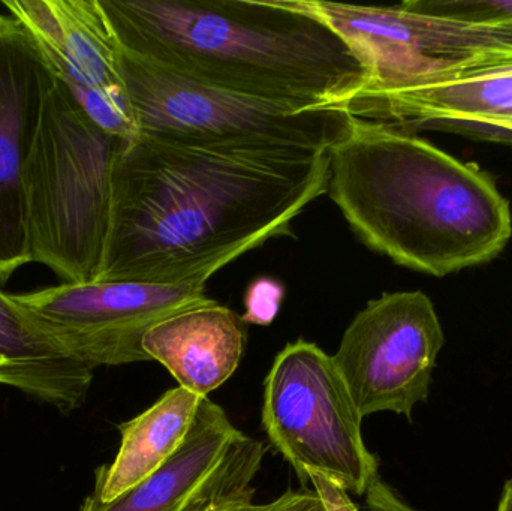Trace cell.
Returning <instances> with one entry per match:
<instances>
[{"label":"cell","mask_w":512,"mask_h":511,"mask_svg":"<svg viewBox=\"0 0 512 511\" xmlns=\"http://www.w3.org/2000/svg\"><path fill=\"white\" fill-rule=\"evenodd\" d=\"M330 150L231 146L140 134L114 161L95 282L212 278L327 194Z\"/></svg>","instance_id":"obj_1"},{"label":"cell","mask_w":512,"mask_h":511,"mask_svg":"<svg viewBox=\"0 0 512 511\" xmlns=\"http://www.w3.org/2000/svg\"><path fill=\"white\" fill-rule=\"evenodd\" d=\"M120 47L207 86L301 110L348 111L369 71L292 0H99Z\"/></svg>","instance_id":"obj_2"},{"label":"cell","mask_w":512,"mask_h":511,"mask_svg":"<svg viewBox=\"0 0 512 511\" xmlns=\"http://www.w3.org/2000/svg\"><path fill=\"white\" fill-rule=\"evenodd\" d=\"M327 194L367 248L436 278L495 260L512 237L489 173L396 123L351 117Z\"/></svg>","instance_id":"obj_3"},{"label":"cell","mask_w":512,"mask_h":511,"mask_svg":"<svg viewBox=\"0 0 512 511\" xmlns=\"http://www.w3.org/2000/svg\"><path fill=\"white\" fill-rule=\"evenodd\" d=\"M125 140L108 134L54 80L27 164L32 261L62 284L98 278L107 242L114 161Z\"/></svg>","instance_id":"obj_4"},{"label":"cell","mask_w":512,"mask_h":511,"mask_svg":"<svg viewBox=\"0 0 512 511\" xmlns=\"http://www.w3.org/2000/svg\"><path fill=\"white\" fill-rule=\"evenodd\" d=\"M261 420L303 485L313 470L363 497L379 480L378 458L361 432L363 416L333 356L318 345L300 339L277 354L264 381Z\"/></svg>","instance_id":"obj_5"},{"label":"cell","mask_w":512,"mask_h":511,"mask_svg":"<svg viewBox=\"0 0 512 511\" xmlns=\"http://www.w3.org/2000/svg\"><path fill=\"white\" fill-rule=\"evenodd\" d=\"M120 63L140 134L204 144L330 150L351 123L348 111L301 110L249 98L174 74L125 48Z\"/></svg>","instance_id":"obj_6"},{"label":"cell","mask_w":512,"mask_h":511,"mask_svg":"<svg viewBox=\"0 0 512 511\" xmlns=\"http://www.w3.org/2000/svg\"><path fill=\"white\" fill-rule=\"evenodd\" d=\"M209 279L60 284L12 297L66 351L95 371L99 366L152 362L143 348L144 336L161 321L212 302L206 294Z\"/></svg>","instance_id":"obj_7"},{"label":"cell","mask_w":512,"mask_h":511,"mask_svg":"<svg viewBox=\"0 0 512 511\" xmlns=\"http://www.w3.org/2000/svg\"><path fill=\"white\" fill-rule=\"evenodd\" d=\"M294 3L333 27L360 57L369 71V83L363 90L385 89L436 72L512 60V26H468L421 14L406 2L394 6L328 0Z\"/></svg>","instance_id":"obj_8"},{"label":"cell","mask_w":512,"mask_h":511,"mask_svg":"<svg viewBox=\"0 0 512 511\" xmlns=\"http://www.w3.org/2000/svg\"><path fill=\"white\" fill-rule=\"evenodd\" d=\"M444 330L423 291L370 300L343 333L333 356L361 416L394 413L412 419L426 402Z\"/></svg>","instance_id":"obj_9"},{"label":"cell","mask_w":512,"mask_h":511,"mask_svg":"<svg viewBox=\"0 0 512 511\" xmlns=\"http://www.w3.org/2000/svg\"><path fill=\"white\" fill-rule=\"evenodd\" d=\"M84 113L125 141L140 135L120 48L99 0H3Z\"/></svg>","instance_id":"obj_10"},{"label":"cell","mask_w":512,"mask_h":511,"mask_svg":"<svg viewBox=\"0 0 512 511\" xmlns=\"http://www.w3.org/2000/svg\"><path fill=\"white\" fill-rule=\"evenodd\" d=\"M267 447L236 428L224 408L204 398L176 453L140 485L104 504L90 494L80 511H195L255 495Z\"/></svg>","instance_id":"obj_11"},{"label":"cell","mask_w":512,"mask_h":511,"mask_svg":"<svg viewBox=\"0 0 512 511\" xmlns=\"http://www.w3.org/2000/svg\"><path fill=\"white\" fill-rule=\"evenodd\" d=\"M54 80L29 30L0 15V285L32 263L27 164Z\"/></svg>","instance_id":"obj_12"},{"label":"cell","mask_w":512,"mask_h":511,"mask_svg":"<svg viewBox=\"0 0 512 511\" xmlns=\"http://www.w3.org/2000/svg\"><path fill=\"white\" fill-rule=\"evenodd\" d=\"M246 323L212 300L161 321L144 336L147 356L161 363L179 387L200 398L227 383L242 362Z\"/></svg>","instance_id":"obj_13"},{"label":"cell","mask_w":512,"mask_h":511,"mask_svg":"<svg viewBox=\"0 0 512 511\" xmlns=\"http://www.w3.org/2000/svg\"><path fill=\"white\" fill-rule=\"evenodd\" d=\"M92 383L93 369L66 351L12 294L0 290V386L69 416L83 407Z\"/></svg>","instance_id":"obj_14"},{"label":"cell","mask_w":512,"mask_h":511,"mask_svg":"<svg viewBox=\"0 0 512 511\" xmlns=\"http://www.w3.org/2000/svg\"><path fill=\"white\" fill-rule=\"evenodd\" d=\"M203 399L177 387L140 416L122 423L119 452L110 465L96 470L92 494L101 503H113L152 476L182 446Z\"/></svg>","instance_id":"obj_15"},{"label":"cell","mask_w":512,"mask_h":511,"mask_svg":"<svg viewBox=\"0 0 512 511\" xmlns=\"http://www.w3.org/2000/svg\"><path fill=\"white\" fill-rule=\"evenodd\" d=\"M409 8L468 26H512V0H409Z\"/></svg>","instance_id":"obj_16"},{"label":"cell","mask_w":512,"mask_h":511,"mask_svg":"<svg viewBox=\"0 0 512 511\" xmlns=\"http://www.w3.org/2000/svg\"><path fill=\"white\" fill-rule=\"evenodd\" d=\"M254 497L255 495H248V497L221 501L195 511H325L313 489L303 488L300 491L288 489L276 500L265 504L254 503Z\"/></svg>","instance_id":"obj_17"},{"label":"cell","mask_w":512,"mask_h":511,"mask_svg":"<svg viewBox=\"0 0 512 511\" xmlns=\"http://www.w3.org/2000/svg\"><path fill=\"white\" fill-rule=\"evenodd\" d=\"M285 287L273 278H256L248 287L245 296L246 314L242 315L246 324L268 326L273 323L282 306Z\"/></svg>","instance_id":"obj_18"},{"label":"cell","mask_w":512,"mask_h":511,"mask_svg":"<svg viewBox=\"0 0 512 511\" xmlns=\"http://www.w3.org/2000/svg\"><path fill=\"white\" fill-rule=\"evenodd\" d=\"M307 482L313 486V491L321 500L325 511H361L360 507L351 500V495L343 491L336 483L322 476L321 473L309 470L306 473Z\"/></svg>","instance_id":"obj_19"},{"label":"cell","mask_w":512,"mask_h":511,"mask_svg":"<svg viewBox=\"0 0 512 511\" xmlns=\"http://www.w3.org/2000/svg\"><path fill=\"white\" fill-rule=\"evenodd\" d=\"M454 132L480 138V140L493 141V143L511 144L512 146V114L499 117V119L484 120V122L460 126Z\"/></svg>","instance_id":"obj_20"},{"label":"cell","mask_w":512,"mask_h":511,"mask_svg":"<svg viewBox=\"0 0 512 511\" xmlns=\"http://www.w3.org/2000/svg\"><path fill=\"white\" fill-rule=\"evenodd\" d=\"M364 497H366V511H420L409 506L391 486L382 482L381 479L373 483Z\"/></svg>","instance_id":"obj_21"},{"label":"cell","mask_w":512,"mask_h":511,"mask_svg":"<svg viewBox=\"0 0 512 511\" xmlns=\"http://www.w3.org/2000/svg\"><path fill=\"white\" fill-rule=\"evenodd\" d=\"M496 511H512V479L505 483Z\"/></svg>","instance_id":"obj_22"}]
</instances>
